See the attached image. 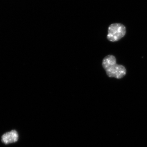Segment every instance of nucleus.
Segmentation results:
<instances>
[{
    "label": "nucleus",
    "instance_id": "nucleus-3",
    "mask_svg": "<svg viewBox=\"0 0 147 147\" xmlns=\"http://www.w3.org/2000/svg\"><path fill=\"white\" fill-rule=\"evenodd\" d=\"M18 135L17 131L12 130L7 132L2 136L1 141L5 144L15 143L18 141Z\"/></svg>",
    "mask_w": 147,
    "mask_h": 147
},
{
    "label": "nucleus",
    "instance_id": "nucleus-1",
    "mask_svg": "<svg viewBox=\"0 0 147 147\" xmlns=\"http://www.w3.org/2000/svg\"><path fill=\"white\" fill-rule=\"evenodd\" d=\"M102 66L110 77L120 79L126 74V69L123 65L117 64L115 57L112 55L106 56L102 61Z\"/></svg>",
    "mask_w": 147,
    "mask_h": 147
},
{
    "label": "nucleus",
    "instance_id": "nucleus-2",
    "mask_svg": "<svg viewBox=\"0 0 147 147\" xmlns=\"http://www.w3.org/2000/svg\"><path fill=\"white\" fill-rule=\"evenodd\" d=\"M126 28L121 24H111L109 27L107 38L111 42L119 41L125 35Z\"/></svg>",
    "mask_w": 147,
    "mask_h": 147
}]
</instances>
